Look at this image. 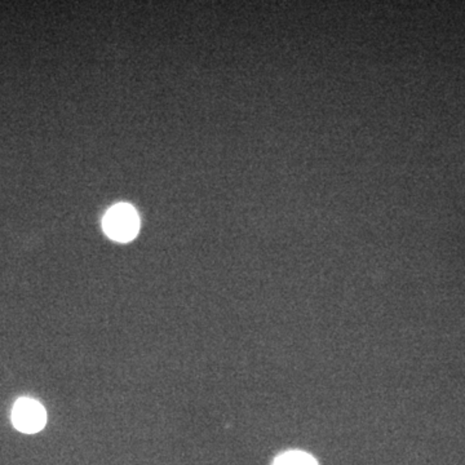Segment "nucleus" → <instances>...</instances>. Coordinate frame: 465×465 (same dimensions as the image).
<instances>
[{"label":"nucleus","instance_id":"3","mask_svg":"<svg viewBox=\"0 0 465 465\" xmlns=\"http://www.w3.org/2000/svg\"><path fill=\"white\" fill-rule=\"evenodd\" d=\"M273 465H318V463L303 451H287L276 456Z\"/></svg>","mask_w":465,"mask_h":465},{"label":"nucleus","instance_id":"1","mask_svg":"<svg viewBox=\"0 0 465 465\" xmlns=\"http://www.w3.org/2000/svg\"><path fill=\"white\" fill-rule=\"evenodd\" d=\"M102 226L111 240L130 242L138 235L140 218L130 204H116L105 215Z\"/></svg>","mask_w":465,"mask_h":465},{"label":"nucleus","instance_id":"2","mask_svg":"<svg viewBox=\"0 0 465 465\" xmlns=\"http://www.w3.org/2000/svg\"><path fill=\"white\" fill-rule=\"evenodd\" d=\"M12 422L22 433H37L44 428L47 414L44 407L37 400L21 398L13 406Z\"/></svg>","mask_w":465,"mask_h":465}]
</instances>
